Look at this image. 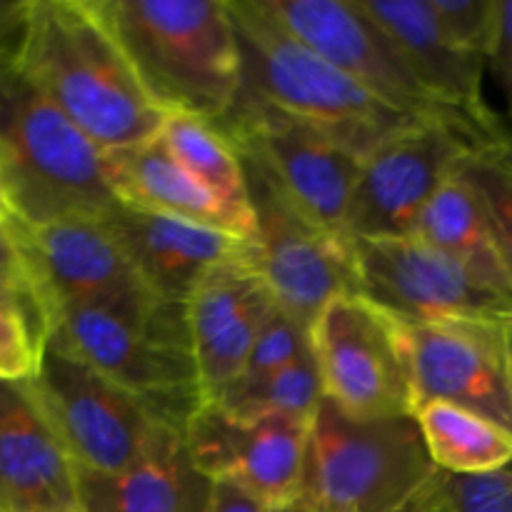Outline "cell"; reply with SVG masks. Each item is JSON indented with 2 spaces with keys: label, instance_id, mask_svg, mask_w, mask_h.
I'll use <instances>...</instances> for the list:
<instances>
[{
  "label": "cell",
  "instance_id": "cell-9",
  "mask_svg": "<svg viewBox=\"0 0 512 512\" xmlns=\"http://www.w3.org/2000/svg\"><path fill=\"white\" fill-rule=\"evenodd\" d=\"M325 398L358 420L415 415L400 320L360 293L330 300L310 328Z\"/></svg>",
  "mask_w": 512,
  "mask_h": 512
},
{
  "label": "cell",
  "instance_id": "cell-30",
  "mask_svg": "<svg viewBox=\"0 0 512 512\" xmlns=\"http://www.w3.org/2000/svg\"><path fill=\"white\" fill-rule=\"evenodd\" d=\"M450 512H512V465L498 473H443Z\"/></svg>",
  "mask_w": 512,
  "mask_h": 512
},
{
  "label": "cell",
  "instance_id": "cell-29",
  "mask_svg": "<svg viewBox=\"0 0 512 512\" xmlns=\"http://www.w3.org/2000/svg\"><path fill=\"white\" fill-rule=\"evenodd\" d=\"M443 33L458 48L488 60L498 33L500 0H428Z\"/></svg>",
  "mask_w": 512,
  "mask_h": 512
},
{
  "label": "cell",
  "instance_id": "cell-12",
  "mask_svg": "<svg viewBox=\"0 0 512 512\" xmlns=\"http://www.w3.org/2000/svg\"><path fill=\"white\" fill-rule=\"evenodd\" d=\"M358 293L398 318L423 325L440 320L512 323V295L418 238L350 240Z\"/></svg>",
  "mask_w": 512,
  "mask_h": 512
},
{
  "label": "cell",
  "instance_id": "cell-23",
  "mask_svg": "<svg viewBox=\"0 0 512 512\" xmlns=\"http://www.w3.org/2000/svg\"><path fill=\"white\" fill-rule=\"evenodd\" d=\"M160 138L170 153L218 198L235 225V233L253 240L255 220L250 208L248 175L233 140L213 123L183 113H165Z\"/></svg>",
  "mask_w": 512,
  "mask_h": 512
},
{
  "label": "cell",
  "instance_id": "cell-1",
  "mask_svg": "<svg viewBox=\"0 0 512 512\" xmlns=\"http://www.w3.org/2000/svg\"><path fill=\"white\" fill-rule=\"evenodd\" d=\"M13 63L105 153L145 143L163 128L165 113L93 0H30Z\"/></svg>",
  "mask_w": 512,
  "mask_h": 512
},
{
  "label": "cell",
  "instance_id": "cell-7",
  "mask_svg": "<svg viewBox=\"0 0 512 512\" xmlns=\"http://www.w3.org/2000/svg\"><path fill=\"white\" fill-rule=\"evenodd\" d=\"M28 383L78 470L120 473L183 433L153 405L48 338Z\"/></svg>",
  "mask_w": 512,
  "mask_h": 512
},
{
  "label": "cell",
  "instance_id": "cell-5",
  "mask_svg": "<svg viewBox=\"0 0 512 512\" xmlns=\"http://www.w3.org/2000/svg\"><path fill=\"white\" fill-rule=\"evenodd\" d=\"M228 3L243 58V85L235 103H263L320 125L363 160L388 135L415 120L320 58L260 0Z\"/></svg>",
  "mask_w": 512,
  "mask_h": 512
},
{
  "label": "cell",
  "instance_id": "cell-38",
  "mask_svg": "<svg viewBox=\"0 0 512 512\" xmlns=\"http://www.w3.org/2000/svg\"><path fill=\"white\" fill-rule=\"evenodd\" d=\"M512 330V323H510ZM508 388H510V398H512V350H510V360H508Z\"/></svg>",
  "mask_w": 512,
  "mask_h": 512
},
{
  "label": "cell",
  "instance_id": "cell-32",
  "mask_svg": "<svg viewBox=\"0 0 512 512\" xmlns=\"http://www.w3.org/2000/svg\"><path fill=\"white\" fill-rule=\"evenodd\" d=\"M40 358V338L33 325L0 303V380H30Z\"/></svg>",
  "mask_w": 512,
  "mask_h": 512
},
{
  "label": "cell",
  "instance_id": "cell-26",
  "mask_svg": "<svg viewBox=\"0 0 512 512\" xmlns=\"http://www.w3.org/2000/svg\"><path fill=\"white\" fill-rule=\"evenodd\" d=\"M325 400L323 378L313 345L288 368L248 388H228L208 403L240 418H285L310 425Z\"/></svg>",
  "mask_w": 512,
  "mask_h": 512
},
{
  "label": "cell",
  "instance_id": "cell-22",
  "mask_svg": "<svg viewBox=\"0 0 512 512\" xmlns=\"http://www.w3.org/2000/svg\"><path fill=\"white\" fill-rule=\"evenodd\" d=\"M108 160L113 190L123 205L238 235L218 198L170 153L160 133L133 148L108 153Z\"/></svg>",
  "mask_w": 512,
  "mask_h": 512
},
{
  "label": "cell",
  "instance_id": "cell-10",
  "mask_svg": "<svg viewBox=\"0 0 512 512\" xmlns=\"http://www.w3.org/2000/svg\"><path fill=\"white\" fill-rule=\"evenodd\" d=\"M240 158L248 175L260 273L278 308L313 328L330 300L358 293L350 243L315 223L258 160L243 153Z\"/></svg>",
  "mask_w": 512,
  "mask_h": 512
},
{
  "label": "cell",
  "instance_id": "cell-33",
  "mask_svg": "<svg viewBox=\"0 0 512 512\" xmlns=\"http://www.w3.org/2000/svg\"><path fill=\"white\" fill-rule=\"evenodd\" d=\"M488 70L495 75L505 100V125L512 133V0H500L498 33L488 55Z\"/></svg>",
  "mask_w": 512,
  "mask_h": 512
},
{
  "label": "cell",
  "instance_id": "cell-42",
  "mask_svg": "<svg viewBox=\"0 0 512 512\" xmlns=\"http://www.w3.org/2000/svg\"><path fill=\"white\" fill-rule=\"evenodd\" d=\"M0 235H3V233H0Z\"/></svg>",
  "mask_w": 512,
  "mask_h": 512
},
{
  "label": "cell",
  "instance_id": "cell-3",
  "mask_svg": "<svg viewBox=\"0 0 512 512\" xmlns=\"http://www.w3.org/2000/svg\"><path fill=\"white\" fill-rule=\"evenodd\" d=\"M45 338L143 398L183 433L205 403L185 303L138 288L68 305L50 315Z\"/></svg>",
  "mask_w": 512,
  "mask_h": 512
},
{
  "label": "cell",
  "instance_id": "cell-13",
  "mask_svg": "<svg viewBox=\"0 0 512 512\" xmlns=\"http://www.w3.org/2000/svg\"><path fill=\"white\" fill-rule=\"evenodd\" d=\"M295 38L348 75L390 108L413 118H450L410 65L395 48L390 35L373 20L360 0H260ZM473 123V120H465ZM478 125V123H473ZM488 128V125H480ZM508 128L495 125L490 130Z\"/></svg>",
  "mask_w": 512,
  "mask_h": 512
},
{
  "label": "cell",
  "instance_id": "cell-20",
  "mask_svg": "<svg viewBox=\"0 0 512 512\" xmlns=\"http://www.w3.org/2000/svg\"><path fill=\"white\" fill-rule=\"evenodd\" d=\"M390 35L415 78L448 113L478 125H505L485 103L488 60L458 48L440 28L428 0H360Z\"/></svg>",
  "mask_w": 512,
  "mask_h": 512
},
{
  "label": "cell",
  "instance_id": "cell-21",
  "mask_svg": "<svg viewBox=\"0 0 512 512\" xmlns=\"http://www.w3.org/2000/svg\"><path fill=\"white\" fill-rule=\"evenodd\" d=\"M215 483L193 463L185 433L120 473L78 470L83 512H210Z\"/></svg>",
  "mask_w": 512,
  "mask_h": 512
},
{
  "label": "cell",
  "instance_id": "cell-6",
  "mask_svg": "<svg viewBox=\"0 0 512 512\" xmlns=\"http://www.w3.org/2000/svg\"><path fill=\"white\" fill-rule=\"evenodd\" d=\"M415 415L358 420L328 398L310 423L300 512H395L438 475Z\"/></svg>",
  "mask_w": 512,
  "mask_h": 512
},
{
  "label": "cell",
  "instance_id": "cell-40",
  "mask_svg": "<svg viewBox=\"0 0 512 512\" xmlns=\"http://www.w3.org/2000/svg\"><path fill=\"white\" fill-rule=\"evenodd\" d=\"M270 512H300L298 505H293V508H283V510H270Z\"/></svg>",
  "mask_w": 512,
  "mask_h": 512
},
{
  "label": "cell",
  "instance_id": "cell-28",
  "mask_svg": "<svg viewBox=\"0 0 512 512\" xmlns=\"http://www.w3.org/2000/svg\"><path fill=\"white\" fill-rule=\"evenodd\" d=\"M310 328L295 320L293 315L285 313L283 308H275L265 328L260 330L243 370L228 388H248V385L260 383L270 378L278 370L288 368L290 363L300 358L310 348ZM225 388V390H228Z\"/></svg>",
  "mask_w": 512,
  "mask_h": 512
},
{
  "label": "cell",
  "instance_id": "cell-37",
  "mask_svg": "<svg viewBox=\"0 0 512 512\" xmlns=\"http://www.w3.org/2000/svg\"><path fill=\"white\" fill-rule=\"evenodd\" d=\"M15 223H18V215H15L8 188H5V180L3 175H0V233H10V228H13Z\"/></svg>",
  "mask_w": 512,
  "mask_h": 512
},
{
  "label": "cell",
  "instance_id": "cell-25",
  "mask_svg": "<svg viewBox=\"0 0 512 512\" xmlns=\"http://www.w3.org/2000/svg\"><path fill=\"white\" fill-rule=\"evenodd\" d=\"M428 453L450 475L498 473L512 465V433L460 405L423 403L415 410Z\"/></svg>",
  "mask_w": 512,
  "mask_h": 512
},
{
  "label": "cell",
  "instance_id": "cell-34",
  "mask_svg": "<svg viewBox=\"0 0 512 512\" xmlns=\"http://www.w3.org/2000/svg\"><path fill=\"white\" fill-rule=\"evenodd\" d=\"M30 0H0V58H13L28 18Z\"/></svg>",
  "mask_w": 512,
  "mask_h": 512
},
{
  "label": "cell",
  "instance_id": "cell-14",
  "mask_svg": "<svg viewBox=\"0 0 512 512\" xmlns=\"http://www.w3.org/2000/svg\"><path fill=\"white\" fill-rule=\"evenodd\" d=\"M403 328L415 410L443 400L485 415L512 433L508 360L510 323L500 320H440Z\"/></svg>",
  "mask_w": 512,
  "mask_h": 512
},
{
  "label": "cell",
  "instance_id": "cell-41",
  "mask_svg": "<svg viewBox=\"0 0 512 512\" xmlns=\"http://www.w3.org/2000/svg\"><path fill=\"white\" fill-rule=\"evenodd\" d=\"M75 512H83V510H75Z\"/></svg>",
  "mask_w": 512,
  "mask_h": 512
},
{
  "label": "cell",
  "instance_id": "cell-8",
  "mask_svg": "<svg viewBox=\"0 0 512 512\" xmlns=\"http://www.w3.org/2000/svg\"><path fill=\"white\" fill-rule=\"evenodd\" d=\"M512 140L508 128H480L465 120L415 118L363 160L353 190L345 238H413L433 195L490 145Z\"/></svg>",
  "mask_w": 512,
  "mask_h": 512
},
{
  "label": "cell",
  "instance_id": "cell-36",
  "mask_svg": "<svg viewBox=\"0 0 512 512\" xmlns=\"http://www.w3.org/2000/svg\"><path fill=\"white\" fill-rule=\"evenodd\" d=\"M440 505H443V470L415 498H410L395 512H440Z\"/></svg>",
  "mask_w": 512,
  "mask_h": 512
},
{
  "label": "cell",
  "instance_id": "cell-15",
  "mask_svg": "<svg viewBox=\"0 0 512 512\" xmlns=\"http://www.w3.org/2000/svg\"><path fill=\"white\" fill-rule=\"evenodd\" d=\"M310 425L285 418H240L203 403L185 425L193 463L213 483H228L268 510L300 500Z\"/></svg>",
  "mask_w": 512,
  "mask_h": 512
},
{
  "label": "cell",
  "instance_id": "cell-4",
  "mask_svg": "<svg viewBox=\"0 0 512 512\" xmlns=\"http://www.w3.org/2000/svg\"><path fill=\"white\" fill-rule=\"evenodd\" d=\"M0 175L20 223L103 215L118 205L110 160L58 105L0 58Z\"/></svg>",
  "mask_w": 512,
  "mask_h": 512
},
{
  "label": "cell",
  "instance_id": "cell-35",
  "mask_svg": "<svg viewBox=\"0 0 512 512\" xmlns=\"http://www.w3.org/2000/svg\"><path fill=\"white\" fill-rule=\"evenodd\" d=\"M210 512H270V510L265 508L263 503H258L255 498H250L248 493L235 488V485L215 483Z\"/></svg>",
  "mask_w": 512,
  "mask_h": 512
},
{
  "label": "cell",
  "instance_id": "cell-17",
  "mask_svg": "<svg viewBox=\"0 0 512 512\" xmlns=\"http://www.w3.org/2000/svg\"><path fill=\"white\" fill-rule=\"evenodd\" d=\"M185 308L200 390L208 403L235 383L260 330L278 308L258 268L255 248L200 280Z\"/></svg>",
  "mask_w": 512,
  "mask_h": 512
},
{
  "label": "cell",
  "instance_id": "cell-24",
  "mask_svg": "<svg viewBox=\"0 0 512 512\" xmlns=\"http://www.w3.org/2000/svg\"><path fill=\"white\" fill-rule=\"evenodd\" d=\"M413 238L443 250L445 255L468 265L485 283L512 295V280L495 248L483 203L463 170L433 195L415 225Z\"/></svg>",
  "mask_w": 512,
  "mask_h": 512
},
{
  "label": "cell",
  "instance_id": "cell-11",
  "mask_svg": "<svg viewBox=\"0 0 512 512\" xmlns=\"http://www.w3.org/2000/svg\"><path fill=\"white\" fill-rule=\"evenodd\" d=\"M215 125L240 153L258 160L315 223L348 240L345 218L363 170L355 150L330 130L263 103H235Z\"/></svg>",
  "mask_w": 512,
  "mask_h": 512
},
{
  "label": "cell",
  "instance_id": "cell-31",
  "mask_svg": "<svg viewBox=\"0 0 512 512\" xmlns=\"http://www.w3.org/2000/svg\"><path fill=\"white\" fill-rule=\"evenodd\" d=\"M0 303L18 310L33 325L40 343H43L45 323L43 313H40L38 295H35L33 280H30L28 268H25L23 255H20L18 245L10 238V233L0 235Z\"/></svg>",
  "mask_w": 512,
  "mask_h": 512
},
{
  "label": "cell",
  "instance_id": "cell-16",
  "mask_svg": "<svg viewBox=\"0 0 512 512\" xmlns=\"http://www.w3.org/2000/svg\"><path fill=\"white\" fill-rule=\"evenodd\" d=\"M10 238L33 280L45 328L55 310L145 288L105 213L68 215L35 225L18 220Z\"/></svg>",
  "mask_w": 512,
  "mask_h": 512
},
{
  "label": "cell",
  "instance_id": "cell-18",
  "mask_svg": "<svg viewBox=\"0 0 512 512\" xmlns=\"http://www.w3.org/2000/svg\"><path fill=\"white\" fill-rule=\"evenodd\" d=\"M80 510L78 468L28 380H0V512Z\"/></svg>",
  "mask_w": 512,
  "mask_h": 512
},
{
  "label": "cell",
  "instance_id": "cell-2",
  "mask_svg": "<svg viewBox=\"0 0 512 512\" xmlns=\"http://www.w3.org/2000/svg\"><path fill=\"white\" fill-rule=\"evenodd\" d=\"M163 113L223 120L243 85L228 0H93Z\"/></svg>",
  "mask_w": 512,
  "mask_h": 512
},
{
  "label": "cell",
  "instance_id": "cell-39",
  "mask_svg": "<svg viewBox=\"0 0 512 512\" xmlns=\"http://www.w3.org/2000/svg\"><path fill=\"white\" fill-rule=\"evenodd\" d=\"M440 512H450V508H448V498H445V483H443V505H440Z\"/></svg>",
  "mask_w": 512,
  "mask_h": 512
},
{
  "label": "cell",
  "instance_id": "cell-19",
  "mask_svg": "<svg viewBox=\"0 0 512 512\" xmlns=\"http://www.w3.org/2000/svg\"><path fill=\"white\" fill-rule=\"evenodd\" d=\"M143 285L175 303H188L193 290L215 268L253 253V240L173 215L113 205L105 213Z\"/></svg>",
  "mask_w": 512,
  "mask_h": 512
},
{
  "label": "cell",
  "instance_id": "cell-27",
  "mask_svg": "<svg viewBox=\"0 0 512 512\" xmlns=\"http://www.w3.org/2000/svg\"><path fill=\"white\" fill-rule=\"evenodd\" d=\"M493 230L495 248L512 280V140L490 145L463 165Z\"/></svg>",
  "mask_w": 512,
  "mask_h": 512
}]
</instances>
